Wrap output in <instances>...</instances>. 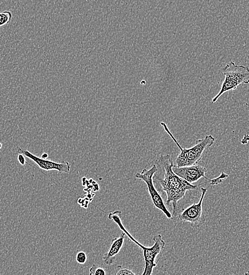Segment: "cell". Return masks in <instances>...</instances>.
Here are the masks:
<instances>
[{
    "mask_svg": "<svg viewBox=\"0 0 249 275\" xmlns=\"http://www.w3.org/2000/svg\"><path fill=\"white\" fill-rule=\"evenodd\" d=\"M155 164L164 171V178L158 179V181L167 194V204L172 205L173 214L176 215L178 203L185 197L186 192L194 190L204 184L193 185L177 175L172 169L175 165L169 155H160Z\"/></svg>",
    "mask_w": 249,
    "mask_h": 275,
    "instance_id": "cell-1",
    "label": "cell"
},
{
    "mask_svg": "<svg viewBox=\"0 0 249 275\" xmlns=\"http://www.w3.org/2000/svg\"><path fill=\"white\" fill-rule=\"evenodd\" d=\"M161 125L181 150V153L176 160L177 164L176 166L177 167L190 166L198 164L202 159L203 154L205 149L212 147L216 140L215 138L212 135H208L205 137L203 139L196 140L194 146L189 149L183 148L174 135L172 134L167 124L162 122Z\"/></svg>",
    "mask_w": 249,
    "mask_h": 275,
    "instance_id": "cell-2",
    "label": "cell"
},
{
    "mask_svg": "<svg viewBox=\"0 0 249 275\" xmlns=\"http://www.w3.org/2000/svg\"><path fill=\"white\" fill-rule=\"evenodd\" d=\"M223 73L225 80L220 90L212 100L215 103L221 96L226 92L237 89L239 86L249 84V68L236 65L231 61L224 67Z\"/></svg>",
    "mask_w": 249,
    "mask_h": 275,
    "instance_id": "cell-3",
    "label": "cell"
},
{
    "mask_svg": "<svg viewBox=\"0 0 249 275\" xmlns=\"http://www.w3.org/2000/svg\"><path fill=\"white\" fill-rule=\"evenodd\" d=\"M158 170L155 164L150 169H144L140 173L135 175V177L143 181L147 184L148 190L152 203L155 207L163 213L169 219H172L173 215L166 206L160 192L156 190L154 184V177Z\"/></svg>",
    "mask_w": 249,
    "mask_h": 275,
    "instance_id": "cell-4",
    "label": "cell"
},
{
    "mask_svg": "<svg viewBox=\"0 0 249 275\" xmlns=\"http://www.w3.org/2000/svg\"><path fill=\"white\" fill-rule=\"evenodd\" d=\"M202 195L198 203H194L184 209L180 214L178 218L180 221L188 222L192 227H200L206 221V218L203 210V203L207 189L201 188Z\"/></svg>",
    "mask_w": 249,
    "mask_h": 275,
    "instance_id": "cell-5",
    "label": "cell"
},
{
    "mask_svg": "<svg viewBox=\"0 0 249 275\" xmlns=\"http://www.w3.org/2000/svg\"><path fill=\"white\" fill-rule=\"evenodd\" d=\"M155 244L151 247H145L143 249L144 260V268L142 275H151L153 274L154 268L157 266L156 258L164 249L165 243L161 235L154 238Z\"/></svg>",
    "mask_w": 249,
    "mask_h": 275,
    "instance_id": "cell-6",
    "label": "cell"
},
{
    "mask_svg": "<svg viewBox=\"0 0 249 275\" xmlns=\"http://www.w3.org/2000/svg\"><path fill=\"white\" fill-rule=\"evenodd\" d=\"M18 154H22L29 158L41 169L46 171L57 170L60 174L69 173L70 171L71 165L67 162L57 163L51 160H44L34 155L29 150L22 148H19L17 150Z\"/></svg>",
    "mask_w": 249,
    "mask_h": 275,
    "instance_id": "cell-7",
    "label": "cell"
},
{
    "mask_svg": "<svg viewBox=\"0 0 249 275\" xmlns=\"http://www.w3.org/2000/svg\"><path fill=\"white\" fill-rule=\"evenodd\" d=\"M172 169L177 175L192 184L202 178L208 180V178L205 176L207 172L206 168L198 164L192 166L185 167H177L174 165Z\"/></svg>",
    "mask_w": 249,
    "mask_h": 275,
    "instance_id": "cell-8",
    "label": "cell"
},
{
    "mask_svg": "<svg viewBox=\"0 0 249 275\" xmlns=\"http://www.w3.org/2000/svg\"><path fill=\"white\" fill-rule=\"evenodd\" d=\"M125 236V233L123 232L119 238L112 240L109 250L103 256L102 259L105 264L110 266L114 264L116 256L118 255L124 245Z\"/></svg>",
    "mask_w": 249,
    "mask_h": 275,
    "instance_id": "cell-9",
    "label": "cell"
},
{
    "mask_svg": "<svg viewBox=\"0 0 249 275\" xmlns=\"http://www.w3.org/2000/svg\"><path fill=\"white\" fill-rule=\"evenodd\" d=\"M121 215L122 212L116 211L113 213H110L108 215V218L110 220H112L113 221L119 225L120 229L122 230L124 233H125L126 236L128 237L129 240L132 241V242L136 244L138 246H139L142 249H144L145 246L138 242V241L131 235L125 227H124L123 225L121 220Z\"/></svg>",
    "mask_w": 249,
    "mask_h": 275,
    "instance_id": "cell-10",
    "label": "cell"
},
{
    "mask_svg": "<svg viewBox=\"0 0 249 275\" xmlns=\"http://www.w3.org/2000/svg\"><path fill=\"white\" fill-rule=\"evenodd\" d=\"M12 19V13L9 11H4L0 12V27L11 23Z\"/></svg>",
    "mask_w": 249,
    "mask_h": 275,
    "instance_id": "cell-11",
    "label": "cell"
},
{
    "mask_svg": "<svg viewBox=\"0 0 249 275\" xmlns=\"http://www.w3.org/2000/svg\"><path fill=\"white\" fill-rule=\"evenodd\" d=\"M106 272L103 268L93 265L91 268H90V275H105Z\"/></svg>",
    "mask_w": 249,
    "mask_h": 275,
    "instance_id": "cell-12",
    "label": "cell"
},
{
    "mask_svg": "<svg viewBox=\"0 0 249 275\" xmlns=\"http://www.w3.org/2000/svg\"><path fill=\"white\" fill-rule=\"evenodd\" d=\"M114 274L115 275H136L132 271L128 269V268H123L121 266H117Z\"/></svg>",
    "mask_w": 249,
    "mask_h": 275,
    "instance_id": "cell-13",
    "label": "cell"
},
{
    "mask_svg": "<svg viewBox=\"0 0 249 275\" xmlns=\"http://www.w3.org/2000/svg\"><path fill=\"white\" fill-rule=\"evenodd\" d=\"M76 260L79 264L84 265L86 264L87 260V254L84 251L78 252L77 256H76Z\"/></svg>",
    "mask_w": 249,
    "mask_h": 275,
    "instance_id": "cell-14",
    "label": "cell"
},
{
    "mask_svg": "<svg viewBox=\"0 0 249 275\" xmlns=\"http://www.w3.org/2000/svg\"><path fill=\"white\" fill-rule=\"evenodd\" d=\"M228 177V175L224 173H222L221 175L216 179L210 181V184L212 185H217L221 183H222L224 180H225Z\"/></svg>",
    "mask_w": 249,
    "mask_h": 275,
    "instance_id": "cell-15",
    "label": "cell"
},
{
    "mask_svg": "<svg viewBox=\"0 0 249 275\" xmlns=\"http://www.w3.org/2000/svg\"><path fill=\"white\" fill-rule=\"evenodd\" d=\"M18 160L19 163L21 165H22L23 166H24V165H25V164L27 163L25 160V156L22 154H18Z\"/></svg>",
    "mask_w": 249,
    "mask_h": 275,
    "instance_id": "cell-16",
    "label": "cell"
},
{
    "mask_svg": "<svg viewBox=\"0 0 249 275\" xmlns=\"http://www.w3.org/2000/svg\"><path fill=\"white\" fill-rule=\"evenodd\" d=\"M249 141V136L248 135H245L244 138L241 141V143L244 144H246Z\"/></svg>",
    "mask_w": 249,
    "mask_h": 275,
    "instance_id": "cell-17",
    "label": "cell"
},
{
    "mask_svg": "<svg viewBox=\"0 0 249 275\" xmlns=\"http://www.w3.org/2000/svg\"><path fill=\"white\" fill-rule=\"evenodd\" d=\"M48 157V154L46 153H44L42 155H41V158H43L44 160H46Z\"/></svg>",
    "mask_w": 249,
    "mask_h": 275,
    "instance_id": "cell-18",
    "label": "cell"
},
{
    "mask_svg": "<svg viewBox=\"0 0 249 275\" xmlns=\"http://www.w3.org/2000/svg\"><path fill=\"white\" fill-rule=\"evenodd\" d=\"M2 144L1 142H0V149L2 148Z\"/></svg>",
    "mask_w": 249,
    "mask_h": 275,
    "instance_id": "cell-19",
    "label": "cell"
},
{
    "mask_svg": "<svg viewBox=\"0 0 249 275\" xmlns=\"http://www.w3.org/2000/svg\"><path fill=\"white\" fill-rule=\"evenodd\" d=\"M246 275H249V272L246 273Z\"/></svg>",
    "mask_w": 249,
    "mask_h": 275,
    "instance_id": "cell-20",
    "label": "cell"
}]
</instances>
